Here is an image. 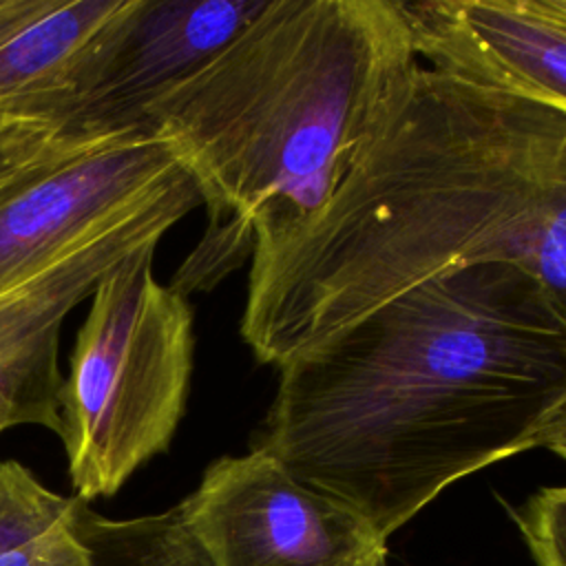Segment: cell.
Wrapping results in <instances>:
<instances>
[{
    "label": "cell",
    "instance_id": "obj_10",
    "mask_svg": "<svg viewBox=\"0 0 566 566\" xmlns=\"http://www.w3.org/2000/svg\"><path fill=\"white\" fill-rule=\"evenodd\" d=\"M88 502L49 489L18 460L0 462V566H95Z\"/></svg>",
    "mask_w": 566,
    "mask_h": 566
},
{
    "label": "cell",
    "instance_id": "obj_6",
    "mask_svg": "<svg viewBox=\"0 0 566 566\" xmlns=\"http://www.w3.org/2000/svg\"><path fill=\"white\" fill-rule=\"evenodd\" d=\"M177 511L206 566H387V539L259 447L214 460Z\"/></svg>",
    "mask_w": 566,
    "mask_h": 566
},
{
    "label": "cell",
    "instance_id": "obj_8",
    "mask_svg": "<svg viewBox=\"0 0 566 566\" xmlns=\"http://www.w3.org/2000/svg\"><path fill=\"white\" fill-rule=\"evenodd\" d=\"M398 2L429 69L566 113V9L557 0Z\"/></svg>",
    "mask_w": 566,
    "mask_h": 566
},
{
    "label": "cell",
    "instance_id": "obj_4",
    "mask_svg": "<svg viewBox=\"0 0 566 566\" xmlns=\"http://www.w3.org/2000/svg\"><path fill=\"white\" fill-rule=\"evenodd\" d=\"M197 206L190 172L144 128L0 130V398L15 427L57 433L66 314Z\"/></svg>",
    "mask_w": 566,
    "mask_h": 566
},
{
    "label": "cell",
    "instance_id": "obj_12",
    "mask_svg": "<svg viewBox=\"0 0 566 566\" xmlns=\"http://www.w3.org/2000/svg\"><path fill=\"white\" fill-rule=\"evenodd\" d=\"M513 517L535 566H566V486L539 489Z\"/></svg>",
    "mask_w": 566,
    "mask_h": 566
},
{
    "label": "cell",
    "instance_id": "obj_15",
    "mask_svg": "<svg viewBox=\"0 0 566 566\" xmlns=\"http://www.w3.org/2000/svg\"><path fill=\"white\" fill-rule=\"evenodd\" d=\"M557 2H559V4L566 9V0H557Z\"/></svg>",
    "mask_w": 566,
    "mask_h": 566
},
{
    "label": "cell",
    "instance_id": "obj_3",
    "mask_svg": "<svg viewBox=\"0 0 566 566\" xmlns=\"http://www.w3.org/2000/svg\"><path fill=\"white\" fill-rule=\"evenodd\" d=\"M398 0H270L146 113L195 179L208 232L184 296L305 228L336 195L418 69Z\"/></svg>",
    "mask_w": 566,
    "mask_h": 566
},
{
    "label": "cell",
    "instance_id": "obj_2",
    "mask_svg": "<svg viewBox=\"0 0 566 566\" xmlns=\"http://www.w3.org/2000/svg\"><path fill=\"white\" fill-rule=\"evenodd\" d=\"M566 318V113L418 66L327 206L250 256L241 336L276 369L382 301L473 265Z\"/></svg>",
    "mask_w": 566,
    "mask_h": 566
},
{
    "label": "cell",
    "instance_id": "obj_1",
    "mask_svg": "<svg viewBox=\"0 0 566 566\" xmlns=\"http://www.w3.org/2000/svg\"><path fill=\"white\" fill-rule=\"evenodd\" d=\"M564 407V314L533 276L489 263L285 360L252 447L389 539L453 482L542 447Z\"/></svg>",
    "mask_w": 566,
    "mask_h": 566
},
{
    "label": "cell",
    "instance_id": "obj_11",
    "mask_svg": "<svg viewBox=\"0 0 566 566\" xmlns=\"http://www.w3.org/2000/svg\"><path fill=\"white\" fill-rule=\"evenodd\" d=\"M95 566H206L177 506L126 520L104 517L88 506Z\"/></svg>",
    "mask_w": 566,
    "mask_h": 566
},
{
    "label": "cell",
    "instance_id": "obj_14",
    "mask_svg": "<svg viewBox=\"0 0 566 566\" xmlns=\"http://www.w3.org/2000/svg\"><path fill=\"white\" fill-rule=\"evenodd\" d=\"M9 427H15V424H13V418H11L9 409H7V405H4L2 398H0V431H4V429H9Z\"/></svg>",
    "mask_w": 566,
    "mask_h": 566
},
{
    "label": "cell",
    "instance_id": "obj_7",
    "mask_svg": "<svg viewBox=\"0 0 566 566\" xmlns=\"http://www.w3.org/2000/svg\"><path fill=\"white\" fill-rule=\"evenodd\" d=\"M270 0H126L91 44L64 124L144 128L148 108L217 57Z\"/></svg>",
    "mask_w": 566,
    "mask_h": 566
},
{
    "label": "cell",
    "instance_id": "obj_13",
    "mask_svg": "<svg viewBox=\"0 0 566 566\" xmlns=\"http://www.w3.org/2000/svg\"><path fill=\"white\" fill-rule=\"evenodd\" d=\"M542 447L551 449L555 455H559L566 462V407L562 409V413L548 427Z\"/></svg>",
    "mask_w": 566,
    "mask_h": 566
},
{
    "label": "cell",
    "instance_id": "obj_5",
    "mask_svg": "<svg viewBox=\"0 0 566 566\" xmlns=\"http://www.w3.org/2000/svg\"><path fill=\"white\" fill-rule=\"evenodd\" d=\"M144 248L93 290L57 394L69 478L80 500L115 495L164 453L181 422L192 376V310L155 279Z\"/></svg>",
    "mask_w": 566,
    "mask_h": 566
},
{
    "label": "cell",
    "instance_id": "obj_9",
    "mask_svg": "<svg viewBox=\"0 0 566 566\" xmlns=\"http://www.w3.org/2000/svg\"><path fill=\"white\" fill-rule=\"evenodd\" d=\"M126 0H0V130L64 124L91 44Z\"/></svg>",
    "mask_w": 566,
    "mask_h": 566
}]
</instances>
